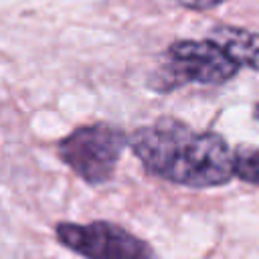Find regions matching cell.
Masks as SVG:
<instances>
[{
    "label": "cell",
    "mask_w": 259,
    "mask_h": 259,
    "mask_svg": "<svg viewBox=\"0 0 259 259\" xmlns=\"http://www.w3.org/2000/svg\"><path fill=\"white\" fill-rule=\"evenodd\" d=\"M127 148L144 170L188 188H214L235 178V150L217 132H196L174 115H162L127 136Z\"/></svg>",
    "instance_id": "obj_1"
},
{
    "label": "cell",
    "mask_w": 259,
    "mask_h": 259,
    "mask_svg": "<svg viewBox=\"0 0 259 259\" xmlns=\"http://www.w3.org/2000/svg\"><path fill=\"white\" fill-rule=\"evenodd\" d=\"M239 65L210 38H180L168 45L162 63L148 77V87L156 93H170L188 83L223 85L239 73Z\"/></svg>",
    "instance_id": "obj_2"
},
{
    "label": "cell",
    "mask_w": 259,
    "mask_h": 259,
    "mask_svg": "<svg viewBox=\"0 0 259 259\" xmlns=\"http://www.w3.org/2000/svg\"><path fill=\"white\" fill-rule=\"evenodd\" d=\"M127 148V134L107 121L75 127L59 140L57 154L83 182L97 186L113 178L117 162Z\"/></svg>",
    "instance_id": "obj_3"
},
{
    "label": "cell",
    "mask_w": 259,
    "mask_h": 259,
    "mask_svg": "<svg viewBox=\"0 0 259 259\" xmlns=\"http://www.w3.org/2000/svg\"><path fill=\"white\" fill-rule=\"evenodd\" d=\"M59 243L85 259H156L152 247L127 229L109 223H59Z\"/></svg>",
    "instance_id": "obj_4"
},
{
    "label": "cell",
    "mask_w": 259,
    "mask_h": 259,
    "mask_svg": "<svg viewBox=\"0 0 259 259\" xmlns=\"http://www.w3.org/2000/svg\"><path fill=\"white\" fill-rule=\"evenodd\" d=\"M208 38L239 67L259 71V32L235 24H217L208 30Z\"/></svg>",
    "instance_id": "obj_5"
},
{
    "label": "cell",
    "mask_w": 259,
    "mask_h": 259,
    "mask_svg": "<svg viewBox=\"0 0 259 259\" xmlns=\"http://www.w3.org/2000/svg\"><path fill=\"white\" fill-rule=\"evenodd\" d=\"M235 178L259 186V148L235 150Z\"/></svg>",
    "instance_id": "obj_6"
},
{
    "label": "cell",
    "mask_w": 259,
    "mask_h": 259,
    "mask_svg": "<svg viewBox=\"0 0 259 259\" xmlns=\"http://www.w3.org/2000/svg\"><path fill=\"white\" fill-rule=\"evenodd\" d=\"M180 6L188 8V10H196V12H202V10H212L221 4H225L227 0H176Z\"/></svg>",
    "instance_id": "obj_7"
},
{
    "label": "cell",
    "mask_w": 259,
    "mask_h": 259,
    "mask_svg": "<svg viewBox=\"0 0 259 259\" xmlns=\"http://www.w3.org/2000/svg\"><path fill=\"white\" fill-rule=\"evenodd\" d=\"M253 117L259 121V103H255V107H253Z\"/></svg>",
    "instance_id": "obj_8"
}]
</instances>
